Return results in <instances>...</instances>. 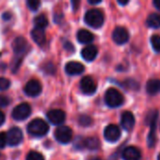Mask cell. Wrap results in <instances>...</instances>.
Masks as SVG:
<instances>
[{"mask_svg":"<svg viewBox=\"0 0 160 160\" xmlns=\"http://www.w3.org/2000/svg\"><path fill=\"white\" fill-rule=\"evenodd\" d=\"M12 49L15 54V59L12 64V71L14 72L19 68L22 59L28 50V43L24 38L18 37L14 39L12 43Z\"/></svg>","mask_w":160,"mask_h":160,"instance_id":"obj_1","label":"cell"},{"mask_svg":"<svg viewBox=\"0 0 160 160\" xmlns=\"http://www.w3.org/2000/svg\"><path fill=\"white\" fill-rule=\"evenodd\" d=\"M27 131L30 135L34 137H43L48 133L49 127L44 120L40 118H37L32 120L28 124Z\"/></svg>","mask_w":160,"mask_h":160,"instance_id":"obj_2","label":"cell"},{"mask_svg":"<svg viewBox=\"0 0 160 160\" xmlns=\"http://www.w3.org/2000/svg\"><path fill=\"white\" fill-rule=\"evenodd\" d=\"M84 22L93 28H99L103 25L104 15L99 9L92 8L85 13Z\"/></svg>","mask_w":160,"mask_h":160,"instance_id":"obj_3","label":"cell"},{"mask_svg":"<svg viewBox=\"0 0 160 160\" xmlns=\"http://www.w3.org/2000/svg\"><path fill=\"white\" fill-rule=\"evenodd\" d=\"M105 103L111 108L120 107L124 103V97L115 88H109L105 93Z\"/></svg>","mask_w":160,"mask_h":160,"instance_id":"obj_4","label":"cell"},{"mask_svg":"<svg viewBox=\"0 0 160 160\" xmlns=\"http://www.w3.org/2000/svg\"><path fill=\"white\" fill-rule=\"evenodd\" d=\"M31 114V107L28 103H21L12 111V118L17 121H22Z\"/></svg>","mask_w":160,"mask_h":160,"instance_id":"obj_5","label":"cell"},{"mask_svg":"<svg viewBox=\"0 0 160 160\" xmlns=\"http://www.w3.org/2000/svg\"><path fill=\"white\" fill-rule=\"evenodd\" d=\"M54 137L58 142L66 144V143H68L72 140L73 132L71 128L68 127H66V126L59 127L54 131Z\"/></svg>","mask_w":160,"mask_h":160,"instance_id":"obj_6","label":"cell"},{"mask_svg":"<svg viewBox=\"0 0 160 160\" xmlns=\"http://www.w3.org/2000/svg\"><path fill=\"white\" fill-rule=\"evenodd\" d=\"M158 112H151V113L147 116V120L149 121V125H150V132H149V136H148V145L149 147H153L156 144V129H157V120H158Z\"/></svg>","mask_w":160,"mask_h":160,"instance_id":"obj_7","label":"cell"},{"mask_svg":"<svg viewBox=\"0 0 160 160\" xmlns=\"http://www.w3.org/2000/svg\"><path fill=\"white\" fill-rule=\"evenodd\" d=\"M22 139V132L19 128H12L7 133V142L10 146H16L20 144Z\"/></svg>","mask_w":160,"mask_h":160,"instance_id":"obj_8","label":"cell"},{"mask_svg":"<svg viewBox=\"0 0 160 160\" xmlns=\"http://www.w3.org/2000/svg\"><path fill=\"white\" fill-rule=\"evenodd\" d=\"M80 87L82 92L85 95H93L97 91V83L89 76H85L81 80Z\"/></svg>","mask_w":160,"mask_h":160,"instance_id":"obj_9","label":"cell"},{"mask_svg":"<svg viewBox=\"0 0 160 160\" xmlns=\"http://www.w3.org/2000/svg\"><path fill=\"white\" fill-rule=\"evenodd\" d=\"M121 137V130L116 125H109L104 130V138L110 142H117Z\"/></svg>","mask_w":160,"mask_h":160,"instance_id":"obj_10","label":"cell"},{"mask_svg":"<svg viewBox=\"0 0 160 160\" xmlns=\"http://www.w3.org/2000/svg\"><path fill=\"white\" fill-rule=\"evenodd\" d=\"M42 90L40 82L37 80H30L24 86V93L31 98L38 97Z\"/></svg>","mask_w":160,"mask_h":160,"instance_id":"obj_11","label":"cell"},{"mask_svg":"<svg viewBox=\"0 0 160 160\" xmlns=\"http://www.w3.org/2000/svg\"><path fill=\"white\" fill-rule=\"evenodd\" d=\"M112 39L116 44H124L129 39V33L125 27L118 26L112 32Z\"/></svg>","mask_w":160,"mask_h":160,"instance_id":"obj_12","label":"cell"},{"mask_svg":"<svg viewBox=\"0 0 160 160\" xmlns=\"http://www.w3.org/2000/svg\"><path fill=\"white\" fill-rule=\"evenodd\" d=\"M47 118L48 120L53 124V125H61L65 122L66 120V113L58 109H54V110H51L48 112L47 113Z\"/></svg>","mask_w":160,"mask_h":160,"instance_id":"obj_13","label":"cell"},{"mask_svg":"<svg viewBox=\"0 0 160 160\" xmlns=\"http://www.w3.org/2000/svg\"><path fill=\"white\" fill-rule=\"evenodd\" d=\"M122 158L124 160H140L142 158V154L137 147L128 146L124 149Z\"/></svg>","mask_w":160,"mask_h":160,"instance_id":"obj_14","label":"cell"},{"mask_svg":"<svg viewBox=\"0 0 160 160\" xmlns=\"http://www.w3.org/2000/svg\"><path fill=\"white\" fill-rule=\"evenodd\" d=\"M121 125L125 130H127V131L131 130L135 125V117H134L133 113L130 112H123V114L121 116Z\"/></svg>","mask_w":160,"mask_h":160,"instance_id":"obj_15","label":"cell"},{"mask_svg":"<svg viewBox=\"0 0 160 160\" xmlns=\"http://www.w3.org/2000/svg\"><path fill=\"white\" fill-rule=\"evenodd\" d=\"M65 70L68 75H79L84 71V66L80 62L71 61L66 65Z\"/></svg>","mask_w":160,"mask_h":160,"instance_id":"obj_16","label":"cell"},{"mask_svg":"<svg viewBox=\"0 0 160 160\" xmlns=\"http://www.w3.org/2000/svg\"><path fill=\"white\" fill-rule=\"evenodd\" d=\"M98 55V48L95 45H88L82 50V56L85 61L91 62Z\"/></svg>","mask_w":160,"mask_h":160,"instance_id":"obj_17","label":"cell"},{"mask_svg":"<svg viewBox=\"0 0 160 160\" xmlns=\"http://www.w3.org/2000/svg\"><path fill=\"white\" fill-rule=\"evenodd\" d=\"M31 37L33 40L39 46H43L46 42V35H45L44 29L35 27L31 32Z\"/></svg>","mask_w":160,"mask_h":160,"instance_id":"obj_18","label":"cell"},{"mask_svg":"<svg viewBox=\"0 0 160 160\" xmlns=\"http://www.w3.org/2000/svg\"><path fill=\"white\" fill-rule=\"evenodd\" d=\"M94 38H95L94 35L90 31H88L86 29H81L77 33L78 41L82 43V44H89V43H91L94 40Z\"/></svg>","mask_w":160,"mask_h":160,"instance_id":"obj_19","label":"cell"},{"mask_svg":"<svg viewBox=\"0 0 160 160\" xmlns=\"http://www.w3.org/2000/svg\"><path fill=\"white\" fill-rule=\"evenodd\" d=\"M146 92L152 96L160 93V80H150L146 84Z\"/></svg>","mask_w":160,"mask_h":160,"instance_id":"obj_20","label":"cell"},{"mask_svg":"<svg viewBox=\"0 0 160 160\" xmlns=\"http://www.w3.org/2000/svg\"><path fill=\"white\" fill-rule=\"evenodd\" d=\"M99 146H100V143H99V141L98 138L90 137L83 141V147H86L89 150H92V151L97 150L99 148Z\"/></svg>","mask_w":160,"mask_h":160,"instance_id":"obj_21","label":"cell"},{"mask_svg":"<svg viewBox=\"0 0 160 160\" xmlns=\"http://www.w3.org/2000/svg\"><path fill=\"white\" fill-rule=\"evenodd\" d=\"M146 24L152 28L160 27V16L157 13H152L148 16L146 20Z\"/></svg>","mask_w":160,"mask_h":160,"instance_id":"obj_22","label":"cell"},{"mask_svg":"<svg viewBox=\"0 0 160 160\" xmlns=\"http://www.w3.org/2000/svg\"><path fill=\"white\" fill-rule=\"evenodd\" d=\"M48 22H49L48 18L44 14H40L34 19V23L37 28L44 29L48 25Z\"/></svg>","mask_w":160,"mask_h":160,"instance_id":"obj_23","label":"cell"},{"mask_svg":"<svg viewBox=\"0 0 160 160\" xmlns=\"http://www.w3.org/2000/svg\"><path fill=\"white\" fill-rule=\"evenodd\" d=\"M151 44L153 49L157 52H160V36L158 35H154L151 37Z\"/></svg>","mask_w":160,"mask_h":160,"instance_id":"obj_24","label":"cell"},{"mask_svg":"<svg viewBox=\"0 0 160 160\" xmlns=\"http://www.w3.org/2000/svg\"><path fill=\"white\" fill-rule=\"evenodd\" d=\"M26 160H45L44 159V157L38 153V152H36V151H31L27 154L26 156Z\"/></svg>","mask_w":160,"mask_h":160,"instance_id":"obj_25","label":"cell"},{"mask_svg":"<svg viewBox=\"0 0 160 160\" xmlns=\"http://www.w3.org/2000/svg\"><path fill=\"white\" fill-rule=\"evenodd\" d=\"M26 5L28 7V8L32 11H37L39 7H40V2L37 1V0H28L26 2Z\"/></svg>","mask_w":160,"mask_h":160,"instance_id":"obj_26","label":"cell"},{"mask_svg":"<svg viewBox=\"0 0 160 160\" xmlns=\"http://www.w3.org/2000/svg\"><path fill=\"white\" fill-rule=\"evenodd\" d=\"M92 118L88 115H81L79 118V123L80 125L83 126V127H88L92 124Z\"/></svg>","mask_w":160,"mask_h":160,"instance_id":"obj_27","label":"cell"},{"mask_svg":"<svg viewBox=\"0 0 160 160\" xmlns=\"http://www.w3.org/2000/svg\"><path fill=\"white\" fill-rule=\"evenodd\" d=\"M10 85V82L6 78H0V91L7 90Z\"/></svg>","mask_w":160,"mask_h":160,"instance_id":"obj_28","label":"cell"},{"mask_svg":"<svg viewBox=\"0 0 160 160\" xmlns=\"http://www.w3.org/2000/svg\"><path fill=\"white\" fill-rule=\"evenodd\" d=\"M7 134L0 132V149H3L7 145Z\"/></svg>","mask_w":160,"mask_h":160,"instance_id":"obj_29","label":"cell"},{"mask_svg":"<svg viewBox=\"0 0 160 160\" xmlns=\"http://www.w3.org/2000/svg\"><path fill=\"white\" fill-rule=\"evenodd\" d=\"M9 104V99L4 96H0V107H6Z\"/></svg>","mask_w":160,"mask_h":160,"instance_id":"obj_30","label":"cell"},{"mask_svg":"<svg viewBox=\"0 0 160 160\" xmlns=\"http://www.w3.org/2000/svg\"><path fill=\"white\" fill-rule=\"evenodd\" d=\"M11 18V13L10 12H5L3 14V19L4 20H9Z\"/></svg>","mask_w":160,"mask_h":160,"instance_id":"obj_31","label":"cell"},{"mask_svg":"<svg viewBox=\"0 0 160 160\" xmlns=\"http://www.w3.org/2000/svg\"><path fill=\"white\" fill-rule=\"evenodd\" d=\"M5 122V114L0 111V126H2Z\"/></svg>","mask_w":160,"mask_h":160,"instance_id":"obj_32","label":"cell"},{"mask_svg":"<svg viewBox=\"0 0 160 160\" xmlns=\"http://www.w3.org/2000/svg\"><path fill=\"white\" fill-rule=\"evenodd\" d=\"M153 4H154V6H155L158 9H160V0H155V1L153 2Z\"/></svg>","mask_w":160,"mask_h":160,"instance_id":"obj_33","label":"cell"},{"mask_svg":"<svg viewBox=\"0 0 160 160\" xmlns=\"http://www.w3.org/2000/svg\"><path fill=\"white\" fill-rule=\"evenodd\" d=\"M72 3V6H73V9H77L78 8V6H79V4H80V2L79 1H72L71 2Z\"/></svg>","mask_w":160,"mask_h":160,"instance_id":"obj_34","label":"cell"},{"mask_svg":"<svg viewBox=\"0 0 160 160\" xmlns=\"http://www.w3.org/2000/svg\"><path fill=\"white\" fill-rule=\"evenodd\" d=\"M128 0H126V1H121V0H118V3L120 4V5H122V6H124V5H127V4H128Z\"/></svg>","mask_w":160,"mask_h":160,"instance_id":"obj_35","label":"cell"},{"mask_svg":"<svg viewBox=\"0 0 160 160\" xmlns=\"http://www.w3.org/2000/svg\"><path fill=\"white\" fill-rule=\"evenodd\" d=\"M89 3H90L91 5H97V4L101 3V1H100V0H98V1H92V0H89Z\"/></svg>","mask_w":160,"mask_h":160,"instance_id":"obj_36","label":"cell"},{"mask_svg":"<svg viewBox=\"0 0 160 160\" xmlns=\"http://www.w3.org/2000/svg\"><path fill=\"white\" fill-rule=\"evenodd\" d=\"M89 160H102L101 158H90Z\"/></svg>","mask_w":160,"mask_h":160,"instance_id":"obj_37","label":"cell"},{"mask_svg":"<svg viewBox=\"0 0 160 160\" xmlns=\"http://www.w3.org/2000/svg\"><path fill=\"white\" fill-rule=\"evenodd\" d=\"M158 160H160V155L158 156Z\"/></svg>","mask_w":160,"mask_h":160,"instance_id":"obj_38","label":"cell"},{"mask_svg":"<svg viewBox=\"0 0 160 160\" xmlns=\"http://www.w3.org/2000/svg\"><path fill=\"white\" fill-rule=\"evenodd\" d=\"M1 157H2V155H1V153H0V158H1Z\"/></svg>","mask_w":160,"mask_h":160,"instance_id":"obj_39","label":"cell"}]
</instances>
